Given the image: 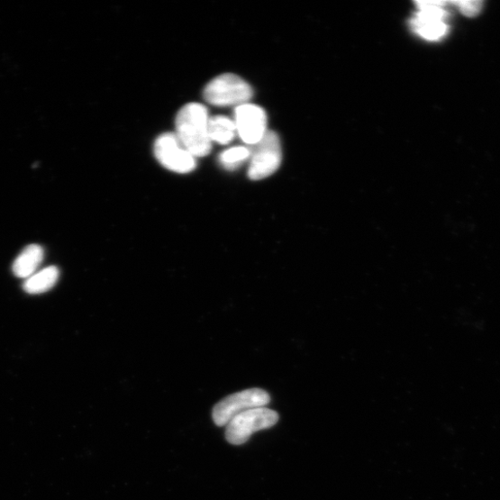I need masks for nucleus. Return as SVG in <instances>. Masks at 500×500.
Listing matches in <instances>:
<instances>
[{
    "label": "nucleus",
    "mask_w": 500,
    "mask_h": 500,
    "mask_svg": "<svg viewBox=\"0 0 500 500\" xmlns=\"http://www.w3.org/2000/svg\"><path fill=\"white\" fill-rule=\"evenodd\" d=\"M209 121L207 108L199 104H189L177 114L176 135L195 158L207 156L212 150Z\"/></svg>",
    "instance_id": "f257e3e1"
},
{
    "label": "nucleus",
    "mask_w": 500,
    "mask_h": 500,
    "mask_svg": "<svg viewBox=\"0 0 500 500\" xmlns=\"http://www.w3.org/2000/svg\"><path fill=\"white\" fill-rule=\"evenodd\" d=\"M207 103L218 107L241 106L250 103L253 89L239 76L224 74L212 80L204 92Z\"/></svg>",
    "instance_id": "f03ea898"
},
{
    "label": "nucleus",
    "mask_w": 500,
    "mask_h": 500,
    "mask_svg": "<svg viewBox=\"0 0 500 500\" xmlns=\"http://www.w3.org/2000/svg\"><path fill=\"white\" fill-rule=\"evenodd\" d=\"M250 151L249 177L253 181L273 176L282 162L281 141L277 132L267 131L264 137L255 145L249 146Z\"/></svg>",
    "instance_id": "7ed1b4c3"
},
{
    "label": "nucleus",
    "mask_w": 500,
    "mask_h": 500,
    "mask_svg": "<svg viewBox=\"0 0 500 500\" xmlns=\"http://www.w3.org/2000/svg\"><path fill=\"white\" fill-rule=\"evenodd\" d=\"M279 414L270 409L257 408L246 411L233 417L226 425V441L235 446L249 441L254 432L275 426Z\"/></svg>",
    "instance_id": "20e7f679"
},
{
    "label": "nucleus",
    "mask_w": 500,
    "mask_h": 500,
    "mask_svg": "<svg viewBox=\"0 0 500 500\" xmlns=\"http://www.w3.org/2000/svg\"><path fill=\"white\" fill-rule=\"evenodd\" d=\"M270 402V395L263 389L243 390L222 399L213 410V419L217 426H224L240 414L252 409L265 408Z\"/></svg>",
    "instance_id": "39448f33"
},
{
    "label": "nucleus",
    "mask_w": 500,
    "mask_h": 500,
    "mask_svg": "<svg viewBox=\"0 0 500 500\" xmlns=\"http://www.w3.org/2000/svg\"><path fill=\"white\" fill-rule=\"evenodd\" d=\"M449 4L438 0L416 2L419 13L411 21V26L417 35L430 41H438L446 37L449 26L446 23L445 7Z\"/></svg>",
    "instance_id": "423d86ee"
},
{
    "label": "nucleus",
    "mask_w": 500,
    "mask_h": 500,
    "mask_svg": "<svg viewBox=\"0 0 500 500\" xmlns=\"http://www.w3.org/2000/svg\"><path fill=\"white\" fill-rule=\"evenodd\" d=\"M154 153L167 170L188 174L195 168V157L182 145L176 133H162L155 142Z\"/></svg>",
    "instance_id": "0eeeda50"
},
{
    "label": "nucleus",
    "mask_w": 500,
    "mask_h": 500,
    "mask_svg": "<svg viewBox=\"0 0 500 500\" xmlns=\"http://www.w3.org/2000/svg\"><path fill=\"white\" fill-rule=\"evenodd\" d=\"M233 122H235L238 135L249 146L258 143L268 131L264 110L250 104L236 108Z\"/></svg>",
    "instance_id": "6e6552de"
},
{
    "label": "nucleus",
    "mask_w": 500,
    "mask_h": 500,
    "mask_svg": "<svg viewBox=\"0 0 500 500\" xmlns=\"http://www.w3.org/2000/svg\"><path fill=\"white\" fill-rule=\"evenodd\" d=\"M43 259V248L37 244L29 245L14 260L13 265L14 274L17 277L27 279L36 274Z\"/></svg>",
    "instance_id": "1a4fd4ad"
},
{
    "label": "nucleus",
    "mask_w": 500,
    "mask_h": 500,
    "mask_svg": "<svg viewBox=\"0 0 500 500\" xmlns=\"http://www.w3.org/2000/svg\"><path fill=\"white\" fill-rule=\"evenodd\" d=\"M59 277L56 266H50L35 275H32L23 284L25 292L32 295L42 294L51 289Z\"/></svg>",
    "instance_id": "9d476101"
},
{
    "label": "nucleus",
    "mask_w": 500,
    "mask_h": 500,
    "mask_svg": "<svg viewBox=\"0 0 500 500\" xmlns=\"http://www.w3.org/2000/svg\"><path fill=\"white\" fill-rule=\"evenodd\" d=\"M237 133L235 122L225 116L210 117L209 121V136L212 142L220 145H227Z\"/></svg>",
    "instance_id": "9b49d317"
},
{
    "label": "nucleus",
    "mask_w": 500,
    "mask_h": 500,
    "mask_svg": "<svg viewBox=\"0 0 500 500\" xmlns=\"http://www.w3.org/2000/svg\"><path fill=\"white\" fill-rule=\"evenodd\" d=\"M250 151L246 147H235L223 151L220 155V162L229 171L236 170L246 160L250 159Z\"/></svg>",
    "instance_id": "f8f14e48"
},
{
    "label": "nucleus",
    "mask_w": 500,
    "mask_h": 500,
    "mask_svg": "<svg viewBox=\"0 0 500 500\" xmlns=\"http://www.w3.org/2000/svg\"><path fill=\"white\" fill-rule=\"evenodd\" d=\"M450 4L455 5L467 17H475L479 14L483 5L479 0H457V2Z\"/></svg>",
    "instance_id": "ddd939ff"
}]
</instances>
